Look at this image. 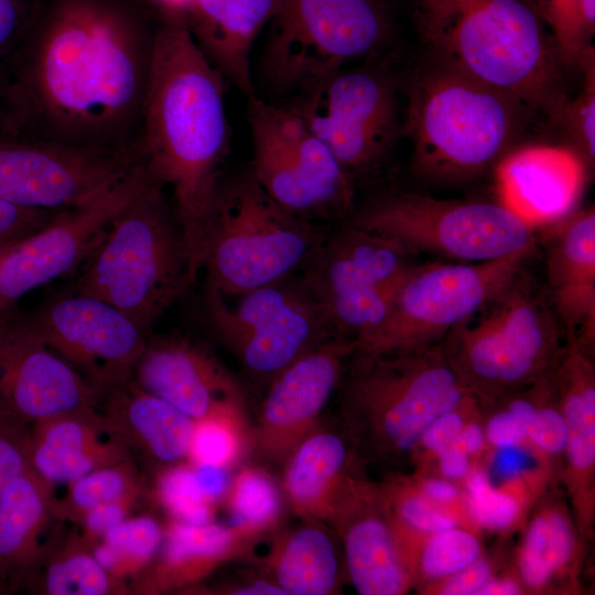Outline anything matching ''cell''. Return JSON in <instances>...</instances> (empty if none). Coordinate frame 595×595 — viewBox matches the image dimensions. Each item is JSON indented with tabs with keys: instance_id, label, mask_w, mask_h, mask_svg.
<instances>
[{
	"instance_id": "7bdbcfd3",
	"label": "cell",
	"mask_w": 595,
	"mask_h": 595,
	"mask_svg": "<svg viewBox=\"0 0 595 595\" xmlns=\"http://www.w3.org/2000/svg\"><path fill=\"white\" fill-rule=\"evenodd\" d=\"M31 425L0 419V500L11 483L30 466Z\"/></svg>"
},
{
	"instance_id": "8992f818",
	"label": "cell",
	"mask_w": 595,
	"mask_h": 595,
	"mask_svg": "<svg viewBox=\"0 0 595 595\" xmlns=\"http://www.w3.org/2000/svg\"><path fill=\"white\" fill-rule=\"evenodd\" d=\"M164 188L154 180L115 218L74 290L110 303L144 332L196 278Z\"/></svg>"
},
{
	"instance_id": "c3c4849f",
	"label": "cell",
	"mask_w": 595,
	"mask_h": 595,
	"mask_svg": "<svg viewBox=\"0 0 595 595\" xmlns=\"http://www.w3.org/2000/svg\"><path fill=\"white\" fill-rule=\"evenodd\" d=\"M29 0H0V62L22 44L29 25Z\"/></svg>"
},
{
	"instance_id": "f6af8a7d",
	"label": "cell",
	"mask_w": 595,
	"mask_h": 595,
	"mask_svg": "<svg viewBox=\"0 0 595 595\" xmlns=\"http://www.w3.org/2000/svg\"><path fill=\"white\" fill-rule=\"evenodd\" d=\"M28 108L7 61L0 62V140L25 134Z\"/></svg>"
},
{
	"instance_id": "7c38bea8",
	"label": "cell",
	"mask_w": 595,
	"mask_h": 595,
	"mask_svg": "<svg viewBox=\"0 0 595 595\" xmlns=\"http://www.w3.org/2000/svg\"><path fill=\"white\" fill-rule=\"evenodd\" d=\"M534 253L480 262L414 263L385 321L356 351L377 354L440 344L527 267Z\"/></svg>"
},
{
	"instance_id": "4dcf8cb0",
	"label": "cell",
	"mask_w": 595,
	"mask_h": 595,
	"mask_svg": "<svg viewBox=\"0 0 595 595\" xmlns=\"http://www.w3.org/2000/svg\"><path fill=\"white\" fill-rule=\"evenodd\" d=\"M304 523L277 531L263 565L285 595H332L339 585L334 542L323 523Z\"/></svg>"
},
{
	"instance_id": "d590c367",
	"label": "cell",
	"mask_w": 595,
	"mask_h": 595,
	"mask_svg": "<svg viewBox=\"0 0 595 595\" xmlns=\"http://www.w3.org/2000/svg\"><path fill=\"white\" fill-rule=\"evenodd\" d=\"M164 530L152 517L125 520L108 531L94 551L99 564L112 576L141 570L161 547Z\"/></svg>"
},
{
	"instance_id": "e0dca14e",
	"label": "cell",
	"mask_w": 595,
	"mask_h": 595,
	"mask_svg": "<svg viewBox=\"0 0 595 595\" xmlns=\"http://www.w3.org/2000/svg\"><path fill=\"white\" fill-rule=\"evenodd\" d=\"M154 180L144 161L101 195L60 210L33 234L0 249V312L87 261L115 218Z\"/></svg>"
},
{
	"instance_id": "cb8c5ba5",
	"label": "cell",
	"mask_w": 595,
	"mask_h": 595,
	"mask_svg": "<svg viewBox=\"0 0 595 595\" xmlns=\"http://www.w3.org/2000/svg\"><path fill=\"white\" fill-rule=\"evenodd\" d=\"M587 166L567 145L520 144L494 171L499 201L534 227L575 209Z\"/></svg>"
},
{
	"instance_id": "74e56055",
	"label": "cell",
	"mask_w": 595,
	"mask_h": 595,
	"mask_svg": "<svg viewBox=\"0 0 595 595\" xmlns=\"http://www.w3.org/2000/svg\"><path fill=\"white\" fill-rule=\"evenodd\" d=\"M250 453V424L234 418H208L195 421L188 462L228 469L238 466Z\"/></svg>"
},
{
	"instance_id": "7402d4cb",
	"label": "cell",
	"mask_w": 595,
	"mask_h": 595,
	"mask_svg": "<svg viewBox=\"0 0 595 595\" xmlns=\"http://www.w3.org/2000/svg\"><path fill=\"white\" fill-rule=\"evenodd\" d=\"M329 526L343 542L347 573L357 593L398 595L407 589L405 560L380 490L350 476Z\"/></svg>"
},
{
	"instance_id": "8fae6325",
	"label": "cell",
	"mask_w": 595,
	"mask_h": 595,
	"mask_svg": "<svg viewBox=\"0 0 595 595\" xmlns=\"http://www.w3.org/2000/svg\"><path fill=\"white\" fill-rule=\"evenodd\" d=\"M411 258L397 241L349 224L323 239L303 284L334 335L358 347L385 321Z\"/></svg>"
},
{
	"instance_id": "680465c9",
	"label": "cell",
	"mask_w": 595,
	"mask_h": 595,
	"mask_svg": "<svg viewBox=\"0 0 595 595\" xmlns=\"http://www.w3.org/2000/svg\"><path fill=\"white\" fill-rule=\"evenodd\" d=\"M423 497L429 500L447 502L454 500L458 496L457 488L442 479H429L422 485Z\"/></svg>"
},
{
	"instance_id": "484cf974",
	"label": "cell",
	"mask_w": 595,
	"mask_h": 595,
	"mask_svg": "<svg viewBox=\"0 0 595 595\" xmlns=\"http://www.w3.org/2000/svg\"><path fill=\"white\" fill-rule=\"evenodd\" d=\"M133 462L97 408L71 411L31 425L30 466L52 486Z\"/></svg>"
},
{
	"instance_id": "f546056e",
	"label": "cell",
	"mask_w": 595,
	"mask_h": 595,
	"mask_svg": "<svg viewBox=\"0 0 595 595\" xmlns=\"http://www.w3.org/2000/svg\"><path fill=\"white\" fill-rule=\"evenodd\" d=\"M256 541L231 526L171 520L162 551L148 574L150 591H175L201 582L220 565L245 558Z\"/></svg>"
},
{
	"instance_id": "52a82bcc",
	"label": "cell",
	"mask_w": 595,
	"mask_h": 595,
	"mask_svg": "<svg viewBox=\"0 0 595 595\" xmlns=\"http://www.w3.org/2000/svg\"><path fill=\"white\" fill-rule=\"evenodd\" d=\"M343 382L342 412L357 441L377 454L405 453L440 415L474 394L440 344L355 353Z\"/></svg>"
},
{
	"instance_id": "91938a15",
	"label": "cell",
	"mask_w": 595,
	"mask_h": 595,
	"mask_svg": "<svg viewBox=\"0 0 595 595\" xmlns=\"http://www.w3.org/2000/svg\"><path fill=\"white\" fill-rule=\"evenodd\" d=\"M520 593L519 585L512 580H489L477 595H516Z\"/></svg>"
},
{
	"instance_id": "f35d334b",
	"label": "cell",
	"mask_w": 595,
	"mask_h": 595,
	"mask_svg": "<svg viewBox=\"0 0 595 595\" xmlns=\"http://www.w3.org/2000/svg\"><path fill=\"white\" fill-rule=\"evenodd\" d=\"M582 88L567 99L556 123L563 129L569 145L583 160L588 170L595 162V50H587L577 65Z\"/></svg>"
},
{
	"instance_id": "6da1fadb",
	"label": "cell",
	"mask_w": 595,
	"mask_h": 595,
	"mask_svg": "<svg viewBox=\"0 0 595 595\" xmlns=\"http://www.w3.org/2000/svg\"><path fill=\"white\" fill-rule=\"evenodd\" d=\"M152 40L104 0H61L40 31L7 60L23 95L26 134L122 145L141 115Z\"/></svg>"
},
{
	"instance_id": "83f0119b",
	"label": "cell",
	"mask_w": 595,
	"mask_h": 595,
	"mask_svg": "<svg viewBox=\"0 0 595 595\" xmlns=\"http://www.w3.org/2000/svg\"><path fill=\"white\" fill-rule=\"evenodd\" d=\"M279 0H192L185 28L210 64L248 98L251 51Z\"/></svg>"
},
{
	"instance_id": "7dc6e473",
	"label": "cell",
	"mask_w": 595,
	"mask_h": 595,
	"mask_svg": "<svg viewBox=\"0 0 595 595\" xmlns=\"http://www.w3.org/2000/svg\"><path fill=\"white\" fill-rule=\"evenodd\" d=\"M57 213L30 209L0 199V249L33 234Z\"/></svg>"
},
{
	"instance_id": "836d02e7",
	"label": "cell",
	"mask_w": 595,
	"mask_h": 595,
	"mask_svg": "<svg viewBox=\"0 0 595 595\" xmlns=\"http://www.w3.org/2000/svg\"><path fill=\"white\" fill-rule=\"evenodd\" d=\"M573 533L563 513L547 511L530 523L519 559L520 574L538 588L562 569L572 556Z\"/></svg>"
},
{
	"instance_id": "816d5d0a",
	"label": "cell",
	"mask_w": 595,
	"mask_h": 595,
	"mask_svg": "<svg viewBox=\"0 0 595 595\" xmlns=\"http://www.w3.org/2000/svg\"><path fill=\"white\" fill-rule=\"evenodd\" d=\"M130 505L123 502H107L87 511L82 520L84 529L91 538L104 537L108 531L126 520Z\"/></svg>"
},
{
	"instance_id": "44dd1931",
	"label": "cell",
	"mask_w": 595,
	"mask_h": 595,
	"mask_svg": "<svg viewBox=\"0 0 595 595\" xmlns=\"http://www.w3.org/2000/svg\"><path fill=\"white\" fill-rule=\"evenodd\" d=\"M131 380L194 421H248L245 392L208 350L184 338L147 342Z\"/></svg>"
},
{
	"instance_id": "ffe728a7",
	"label": "cell",
	"mask_w": 595,
	"mask_h": 595,
	"mask_svg": "<svg viewBox=\"0 0 595 595\" xmlns=\"http://www.w3.org/2000/svg\"><path fill=\"white\" fill-rule=\"evenodd\" d=\"M102 391L54 353L30 323L0 321V419L30 425L97 408Z\"/></svg>"
},
{
	"instance_id": "f5cc1de1",
	"label": "cell",
	"mask_w": 595,
	"mask_h": 595,
	"mask_svg": "<svg viewBox=\"0 0 595 595\" xmlns=\"http://www.w3.org/2000/svg\"><path fill=\"white\" fill-rule=\"evenodd\" d=\"M203 494L213 502L223 500L230 480V469L209 464H192Z\"/></svg>"
},
{
	"instance_id": "60d3db41",
	"label": "cell",
	"mask_w": 595,
	"mask_h": 595,
	"mask_svg": "<svg viewBox=\"0 0 595 595\" xmlns=\"http://www.w3.org/2000/svg\"><path fill=\"white\" fill-rule=\"evenodd\" d=\"M479 554L477 538L452 527L432 533L423 548L420 566L430 578L448 577L475 562Z\"/></svg>"
},
{
	"instance_id": "ee69618b",
	"label": "cell",
	"mask_w": 595,
	"mask_h": 595,
	"mask_svg": "<svg viewBox=\"0 0 595 595\" xmlns=\"http://www.w3.org/2000/svg\"><path fill=\"white\" fill-rule=\"evenodd\" d=\"M533 407L534 402L530 399H512L506 409L489 419L486 439L497 448L519 445L527 439V420Z\"/></svg>"
},
{
	"instance_id": "681fc988",
	"label": "cell",
	"mask_w": 595,
	"mask_h": 595,
	"mask_svg": "<svg viewBox=\"0 0 595 595\" xmlns=\"http://www.w3.org/2000/svg\"><path fill=\"white\" fill-rule=\"evenodd\" d=\"M470 400L462 407L451 410L435 419L422 433L419 443L436 455L445 448L455 445L457 436L465 424L462 409Z\"/></svg>"
},
{
	"instance_id": "3957f363",
	"label": "cell",
	"mask_w": 595,
	"mask_h": 595,
	"mask_svg": "<svg viewBox=\"0 0 595 595\" xmlns=\"http://www.w3.org/2000/svg\"><path fill=\"white\" fill-rule=\"evenodd\" d=\"M402 134L422 182L458 186L494 172L537 117L520 100L428 53L407 83Z\"/></svg>"
},
{
	"instance_id": "9f6ffc18",
	"label": "cell",
	"mask_w": 595,
	"mask_h": 595,
	"mask_svg": "<svg viewBox=\"0 0 595 595\" xmlns=\"http://www.w3.org/2000/svg\"><path fill=\"white\" fill-rule=\"evenodd\" d=\"M161 11L165 23L181 24L185 26L187 13L192 0H151Z\"/></svg>"
},
{
	"instance_id": "d4e9b609",
	"label": "cell",
	"mask_w": 595,
	"mask_h": 595,
	"mask_svg": "<svg viewBox=\"0 0 595 595\" xmlns=\"http://www.w3.org/2000/svg\"><path fill=\"white\" fill-rule=\"evenodd\" d=\"M54 486L29 466L0 500V595L30 587L57 544Z\"/></svg>"
},
{
	"instance_id": "d6a6232c",
	"label": "cell",
	"mask_w": 595,
	"mask_h": 595,
	"mask_svg": "<svg viewBox=\"0 0 595 595\" xmlns=\"http://www.w3.org/2000/svg\"><path fill=\"white\" fill-rule=\"evenodd\" d=\"M86 540L58 543L42 564L31 586L39 580L50 595H102L113 589L110 575L88 551ZM30 586V587H31Z\"/></svg>"
},
{
	"instance_id": "94428289",
	"label": "cell",
	"mask_w": 595,
	"mask_h": 595,
	"mask_svg": "<svg viewBox=\"0 0 595 595\" xmlns=\"http://www.w3.org/2000/svg\"><path fill=\"white\" fill-rule=\"evenodd\" d=\"M420 1H421V4H425V3H428V2L431 1V0H420Z\"/></svg>"
},
{
	"instance_id": "ba28073f",
	"label": "cell",
	"mask_w": 595,
	"mask_h": 595,
	"mask_svg": "<svg viewBox=\"0 0 595 595\" xmlns=\"http://www.w3.org/2000/svg\"><path fill=\"white\" fill-rule=\"evenodd\" d=\"M324 238L306 218L275 203L248 173L221 185L202 268L208 272L209 288L235 296L282 281Z\"/></svg>"
},
{
	"instance_id": "8d00e7d4",
	"label": "cell",
	"mask_w": 595,
	"mask_h": 595,
	"mask_svg": "<svg viewBox=\"0 0 595 595\" xmlns=\"http://www.w3.org/2000/svg\"><path fill=\"white\" fill-rule=\"evenodd\" d=\"M548 25L566 68H577L584 53L594 47L595 0H532Z\"/></svg>"
},
{
	"instance_id": "4316f807",
	"label": "cell",
	"mask_w": 595,
	"mask_h": 595,
	"mask_svg": "<svg viewBox=\"0 0 595 595\" xmlns=\"http://www.w3.org/2000/svg\"><path fill=\"white\" fill-rule=\"evenodd\" d=\"M97 409L132 461L167 467L188 457L195 421L131 379L102 391Z\"/></svg>"
},
{
	"instance_id": "5bb4252c",
	"label": "cell",
	"mask_w": 595,
	"mask_h": 595,
	"mask_svg": "<svg viewBox=\"0 0 595 595\" xmlns=\"http://www.w3.org/2000/svg\"><path fill=\"white\" fill-rule=\"evenodd\" d=\"M248 121L250 174L281 207L300 217L340 214L354 199L353 178L291 106L252 95Z\"/></svg>"
},
{
	"instance_id": "603a6c76",
	"label": "cell",
	"mask_w": 595,
	"mask_h": 595,
	"mask_svg": "<svg viewBox=\"0 0 595 595\" xmlns=\"http://www.w3.org/2000/svg\"><path fill=\"white\" fill-rule=\"evenodd\" d=\"M544 241V288L565 340L589 350L595 338V209H573L540 228Z\"/></svg>"
},
{
	"instance_id": "db71d44e",
	"label": "cell",
	"mask_w": 595,
	"mask_h": 595,
	"mask_svg": "<svg viewBox=\"0 0 595 595\" xmlns=\"http://www.w3.org/2000/svg\"><path fill=\"white\" fill-rule=\"evenodd\" d=\"M439 456L441 473L447 478H463L468 474V454L457 445L442 451Z\"/></svg>"
},
{
	"instance_id": "277c9868",
	"label": "cell",
	"mask_w": 595,
	"mask_h": 595,
	"mask_svg": "<svg viewBox=\"0 0 595 595\" xmlns=\"http://www.w3.org/2000/svg\"><path fill=\"white\" fill-rule=\"evenodd\" d=\"M422 7L428 53L558 123L567 95L559 51L529 0H431Z\"/></svg>"
},
{
	"instance_id": "30bf717a",
	"label": "cell",
	"mask_w": 595,
	"mask_h": 595,
	"mask_svg": "<svg viewBox=\"0 0 595 595\" xmlns=\"http://www.w3.org/2000/svg\"><path fill=\"white\" fill-rule=\"evenodd\" d=\"M350 224L397 241L412 256L458 262L532 252L538 245V228L500 201L397 191L367 203Z\"/></svg>"
},
{
	"instance_id": "9a60e30c",
	"label": "cell",
	"mask_w": 595,
	"mask_h": 595,
	"mask_svg": "<svg viewBox=\"0 0 595 595\" xmlns=\"http://www.w3.org/2000/svg\"><path fill=\"white\" fill-rule=\"evenodd\" d=\"M230 302L209 288L206 314L218 337L253 377L272 379L286 366L334 335L327 316L304 284L282 281Z\"/></svg>"
},
{
	"instance_id": "e575fe53",
	"label": "cell",
	"mask_w": 595,
	"mask_h": 595,
	"mask_svg": "<svg viewBox=\"0 0 595 595\" xmlns=\"http://www.w3.org/2000/svg\"><path fill=\"white\" fill-rule=\"evenodd\" d=\"M133 462L94 470L68 484L66 495L55 497L54 511L61 521L79 522L91 508L107 502L131 505L140 494Z\"/></svg>"
},
{
	"instance_id": "7a4b0ae2",
	"label": "cell",
	"mask_w": 595,
	"mask_h": 595,
	"mask_svg": "<svg viewBox=\"0 0 595 595\" xmlns=\"http://www.w3.org/2000/svg\"><path fill=\"white\" fill-rule=\"evenodd\" d=\"M225 84L184 25L164 22L155 32L141 112L142 154L152 176L172 192L196 274L228 149Z\"/></svg>"
},
{
	"instance_id": "9c48e42d",
	"label": "cell",
	"mask_w": 595,
	"mask_h": 595,
	"mask_svg": "<svg viewBox=\"0 0 595 595\" xmlns=\"http://www.w3.org/2000/svg\"><path fill=\"white\" fill-rule=\"evenodd\" d=\"M268 25L261 76L278 95L377 57L392 34L386 0H279Z\"/></svg>"
},
{
	"instance_id": "5b68a950",
	"label": "cell",
	"mask_w": 595,
	"mask_h": 595,
	"mask_svg": "<svg viewBox=\"0 0 595 595\" xmlns=\"http://www.w3.org/2000/svg\"><path fill=\"white\" fill-rule=\"evenodd\" d=\"M564 345L562 324L529 264L440 342L465 386L483 397L532 387L551 372Z\"/></svg>"
},
{
	"instance_id": "bcb514c9",
	"label": "cell",
	"mask_w": 595,
	"mask_h": 595,
	"mask_svg": "<svg viewBox=\"0 0 595 595\" xmlns=\"http://www.w3.org/2000/svg\"><path fill=\"white\" fill-rule=\"evenodd\" d=\"M527 439L548 453L565 450L567 430L561 410L534 403L527 420Z\"/></svg>"
},
{
	"instance_id": "b9f144b4",
	"label": "cell",
	"mask_w": 595,
	"mask_h": 595,
	"mask_svg": "<svg viewBox=\"0 0 595 595\" xmlns=\"http://www.w3.org/2000/svg\"><path fill=\"white\" fill-rule=\"evenodd\" d=\"M467 493L469 512L487 529L509 527L519 512L517 500L493 487L487 476L478 470L468 475Z\"/></svg>"
},
{
	"instance_id": "ac0fdd59",
	"label": "cell",
	"mask_w": 595,
	"mask_h": 595,
	"mask_svg": "<svg viewBox=\"0 0 595 595\" xmlns=\"http://www.w3.org/2000/svg\"><path fill=\"white\" fill-rule=\"evenodd\" d=\"M356 350L354 342L331 336L271 379L250 426V453L256 458L283 466L295 447L322 424V414Z\"/></svg>"
},
{
	"instance_id": "4fadbf2b",
	"label": "cell",
	"mask_w": 595,
	"mask_h": 595,
	"mask_svg": "<svg viewBox=\"0 0 595 595\" xmlns=\"http://www.w3.org/2000/svg\"><path fill=\"white\" fill-rule=\"evenodd\" d=\"M398 87L369 60L311 85L291 107L353 178L377 169L402 134Z\"/></svg>"
},
{
	"instance_id": "f1b7e54d",
	"label": "cell",
	"mask_w": 595,
	"mask_h": 595,
	"mask_svg": "<svg viewBox=\"0 0 595 595\" xmlns=\"http://www.w3.org/2000/svg\"><path fill=\"white\" fill-rule=\"evenodd\" d=\"M350 452L342 433L323 423L283 464L281 490L303 520L329 526L348 478Z\"/></svg>"
},
{
	"instance_id": "2e32d148",
	"label": "cell",
	"mask_w": 595,
	"mask_h": 595,
	"mask_svg": "<svg viewBox=\"0 0 595 595\" xmlns=\"http://www.w3.org/2000/svg\"><path fill=\"white\" fill-rule=\"evenodd\" d=\"M144 162L125 145L21 134L0 140V199L46 212L83 205Z\"/></svg>"
},
{
	"instance_id": "11a10c76",
	"label": "cell",
	"mask_w": 595,
	"mask_h": 595,
	"mask_svg": "<svg viewBox=\"0 0 595 595\" xmlns=\"http://www.w3.org/2000/svg\"><path fill=\"white\" fill-rule=\"evenodd\" d=\"M498 450L495 455L494 467L501 477L517 476L527 466V456L518 448V445Z\"/></svg>"
},
{
	"instance_id": "d6986e66",
	"label": "cell",
	"mask_w": 595,
	"mask_h": 595,
	"mask_svg": "<svg viewBox=\"0 0 595 595\" xmlns=\"http://www.w3.org/2000/svg\"><path fill=\"white\" fill-rule=\"evenodd\" d=\"M30 324L54 353L101 391L131 379L148 342L147 332L122 311L76 292L50 303Z\"/></svg>"
},
{
	"instance_id": "f907efd6",
	"label": "cell",
	"mask_w": 595,
	"mask_h": 595,
	"mask_svg": "<svg viewBox=\"0 0 595 595\" xmlns=\"http://www.w3.org/2000/svg\"><path fill=\"white\" fill-rule=\"evenodd\" d=\"M491 578L490 565L484 559L475 562L450 576L440 593L443 595H477Z\"/></svg>"
},
{
	"instance_id": "1f68e13d",
	"label": "cell",
	"mask_w": 595,
	"mask_h": 595,
	"mask_svg": "<svg viewBox=\"0 0 595 595\" xmlns=\"http://www.w3.org/2000/svg\"><path fill=\"white\" fill-rule=\"evenodd\" d=\"M223 500L229 515V526L256 542L280 528L283 494L271 474L261 465L240 468L231 477Z\"/></svg>"
},
{
	"instance_id": "ab89813d",
	"label": "cell",
	"mask_w": 595,
	"mask_h": 595,
	"mask_svg": "<svg viewBox=\"0 0 595 595\" xmlns=\"http://www.w3.org/2000/svg\"><path fill=\"white\" fill-rule=\"evenodd\" d=\"M155 494L172 520L188 524L213 522L214 504L203 494L190 462L161 469Z\"/></svg>"
},
{
	"instance_id": "6f0895ef",
	"label": "cell",
	"mask_w": 595,
	"mask_h": 595,
	"mask_svg": "<svg viewBox=\"0 0 595 595\" xmlns=\"http://www.w3.org/2000/svg\"><path fill=\"white\" fill-rule=\"evenodd\" d=\"M486 440L485 432L478 423L464 424L455 445L463 448L467 454H474L482 450Z\"/></svg>"
}]
</instances>
